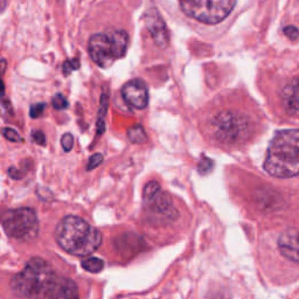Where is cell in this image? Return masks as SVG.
I'll return each mask as SVG.
<instances>
[{
	"label": "cell",
	"instance_id": "1",
	"mask_svg": "<svg viewBox=\"0 0 299 299\" xmlns=\"http://www.w3.org/2000/svg\"><path fill=\"white\" fill-rule=\"evenodd\" d=\"M58 246L70 255L87 257L102 244V234L84 218L75 215L65 216L55 228Z\"/></svg>",
	"mask_w": 299,
	"mask_h": 299
},
{
	"label": "cell",
	"instance_id": "2",
	"mask_svg": "<svg viewBox=\"0 0 299 299\" xmlns=\"http://www.w3.org/2000/svg\"><path fill=\"white\" fill-rule=\"evenodd\" d=\"M264 170L281 179L299 174V129L277 132L268 147Z\"/></svg>",
	"mask_w": 299,
	"mask_h": 299
},
{
	"label": "cell",
	"instance_id": "3",
	"mask_svg": "<svg viewBox=\"0 0 299 299\" xmlns=\"http://www.w3.org/2000/svg\"><path fill=\"white\" fill-rule=\"evenodd\" d=\"M56 276V272L47 261L41 257H33L28 261L23 270L12 277L10 286L16 297L41 299L47 296Z\"/></svg>",
	"mask_w": 299,
	"mask_h": 299
},
{
	"label": "cell",
	"instance_id": "4",
	"mask_svg": "<svg viewBox=\"0 0 299 299\" xmlns=\"http://www.w3.org/2000/svg\"><path fill=\"white\" fill-rule=\"evenodd\" d=\"M129 46V34L123 29L107 33H97L89 40V50L91 60L96 65L108 68L118 58L126 54Z\"/></svg>",
	"mask_w": 299,
	"mask_h": 299
},
{
	"label": "cell",
	"instance_id": "5",
	"mask_svg": "<svg viewBox=\"0 0 299 299\" xmlns=\"http://www.w3.org/2000/svg\"><path fill=\"white\" fill-rule=\"evenodd\" d=\"M212 129L216 139L223 144H242L252 133L249 117L236 110L218 112L212 122Z\"/></svg>",
	"mask_w": 299,
	"mask_h": 299
},
{
	"label": "cell",
	"instance_id": "6",
	"mask_svg": "<svg viewBox=\"0 0 299 299\" xmlns=\"http://www.w3.org/2000/svg\"><path fill=\"white\" fill-rule=\"evenodd\" d=\"M0 222L8 236L21 242H31L39 234V220L32 208L8 209L0 216Z\"/></svg>",
	"mask_w": 299,
	"mask_h": 299
},
{
	"label": "cell",
	"instance_id": "7",
	"mask_svg": "<svg viewBox=\"0 0 299 299\" xmlns=\"http://www.w3.org/2000/svg\"><path fill=\"white\" fill-rule=\"evenodd\" d=\"M189 18L205 24H218L234 10L236 0H179Z\"/></svg>",
	"mask_w": 299,
	"mask_h": 299
},
{
	"label": "cell",
	"instance_id": "8",
	"mask_svg": "<svg viewBox=\"0 0 299 299\" xmlns=\"http://www.w3.org/2000/svg\"><path fill=\"white\" fill-rule=\"evenodd\" d=\"M146 202V221L153 226H165L173 223L179 217L178 209L174 207L173 200L166 192L160 191L151 200Z\"/></svg>",
	"mask_w": 299,
	"mask_h": 299
},
{
	"label": "cell",
	"instance_id": "9",
	"mask_svg": "<svg viewBox=\"0 0 299 299\" xmlns=\"http://www.w3.org/2000/svg\"><path fill=\"white\" fill-rule=\"evenodd\" d=\"M144 21L145 27L150 32L154 44L160 49H165L168 45L170 36H168V31L165 21L162 18V15H160L157 8H150L144 15Z\"/></svg>",
	"mask_w": 299,
	"mask_h": 299
},
{
	"label": "cell",
	"instance_id": "10",
	"mask_svg": "<svg viewBox=\"0 0 299 299\" xmlns=\"http://www.w3.org/2000/svg\"><path fill=\"white\" fill-rule=\"evenodd\" d=\"M122 97L130 107L142 110L149 103V90L142 79H132L122 88Z\"/></svg>",
	"mask_w": 299,
	"mask_h": 299
},
{
	"label": "cell",
	"instance_id": "11",
	"mask_svg": "<svg viewBox=\"0 0 299 299\" xmlns=\"http://www.w3.org/2000/svg\"><path fill=\"white\" fill-rule=\"evenodd\" d=\"M278 249L283 257L299 264V229L284 230L278 238Z\"/></svg>",
	"mask_w": 299,
	"mask_h": 299
},
{
	"label": "cell",
	"instance_id": "12",
	"mask_svg": "<svg viewBox=\"0 0 299 299\" xmlns=\"http://www.w3.org/2000/svg\"><path fill=\"white\" fill-rule=\"evenodd\" d=\"M46 299H79L77 285L73 280L56 276Z\"/></svg>",
	"mask_w": 299,
	"mask_h": 299
},
{
	"label": "cell",
	"instance_id": "13",
	"mask_svg": "<svg viewBox=\"0 0 299 299\" xmlns=\"http://www.w3.org/2000/svg\"><path fill=\"white\" fill-rule=\"evenodd\" d=\"M281 101L286 113L299 117V77H294L283 88Z\"/></svg>",
	"mask_w": 299,
	"mask_h": 299
},
{
	"label": "cell",
	"instance_id": "14",
	"mask_svg": "<svg viewBox=\"0 0 299 299\" xmlns=\"http://www.w3.org/2000/svg\"><path fill=\"white\" fill-rule=\"evenodd\" d=\"M128 138L133 144H144L147 141L146 132L142 125H133L128 129Z\"/></svg>",
	"mask_w": 299,
	"mask_h": 299
},
{
	"label": "cell",
	"instance_id": "15",
	"mask_svg": "<svg viewBox=\"0 0 299 299\" xmlns=\"http://www.w3.org/2000/svg\"><path fill=\"white\" fill-rule=\"evenodd\" d=\"M82 268L84 270L92 272V273H97L101 272L104 269V262L101 258L97 257H89L87 260L82 261Z\"/></svg>",
	"mask_w": 299,
	"mask_h": 299
},
{
	"label": "cell",
	"instance_id": "16",
	"mask_svg": "<svg viewBox=\"0 0 299 299\" xmlns=\"http://www.w3.org/2000/svg\"><path fill=\"white\" fill-rule=\"evenodd\" d=\"M160 191H162V189H160V185L157 181H150V183H147L144 187V192H143L144 201L151 200L154 195H157Z\"/></svg>",
	"mask_w": 299,
	"mask_h": 299
},
{
	"label": "cell",
	"instance_id": "17",
	"mask_svg": "<svg viewBox=\"0 0 299 299\" xmlns=\"http://www.w3.org/2000/svg\"><path fill=\"white\" fill-rule=\"evenodd\" d=\"M214 168V162L212 159H209L207 157H202V159L200 160L199 165H197V171H199V173L205 175V174H209L210 172L213 171Z\"/></svg>",
	"mask_w": 299,
	"mask_h": 299
},
{
	"label": "cell",
	"instance_id": "18",
	"mask_svg": "<svg viewBox=\"0 0 299 299\" xmlns=\"http://www.w3.org/2000/svg\"><path fill=\"white\" fill-rule=\"evenodd\" d=\"M2 134L4 136V138H6V139L10 141V142H13V143H23L24 142L23 137H21L19 132L15 131L14 129L4 128L2 130Z\"/></svg>",
	"mask_w": 299,
	"mask_h": 299
},
{
	"label": "cell",
	"instance_id": "19",
	"mask_svg": "<svg viewBox=\"0 0 299 299\" xmlns=\"http://www.w3.org/2000/svg\"><path fill=\"white\" fill-rule=\"evenodd\" d=\"M109 108V91L104 89L102 95H101V103H99V110H98V118H103L107 115Z\"/></svg>",
	"mask_w": 299,
	"mask_h": 299
},
{
	"label": "cell",
	"instance_id": "20",
	"mask_svg": "<svg viewBox=\"0 0 299 299\" xmlns=\"http://www.w3.org/2000/svg\"><path fill=\"white\" fill-rule=\"evenodd\" d=\"M52 104L54 109H56V110H63V109H67L68 108V101L65 98V96L62 94H56L54 96L53 99H52Z\"/></svg>",
	"mask_w": 299,
	"mask_h": 299
},
{
	"label": "cell",
	"instance_id": "21",
	"mask_svg": "<svg viewBox=\"0 0 299 299\" xmlns=\"http://www.w3.org/2000/svg\"><path fill=\"white\" fill-rule=\"evenodd\" d=\"M79 68V60L78 58H73V60H68L63 63L62 66V69H63V74L66 75H69L71 71L74 70H77Z\"/></svg>",
	"mask_w": 299,
	"mask_h": 299
},
{
	"label": "cell",
	"instance_id": "22",
	"mask_svg": "<svg viewBox=\"0 0 299 299\" xmlns=\"http://www.w3.org/2000/svg\"><path fill=\"white\" fill-rule=\"evenodd\" d=\"M103 155L101 153H94L89 158V162H88V165H87V170L88 171H92L95 170L96 167H98L101 164L103 163Z\"/></svg>",
	"mask_w": 299,
	"mask_h": 299
},
{
	"label": "cell",
	"instance_id": "23",
	"mask_svg": "<svg viewBox=\"0 0 299 299\" xmlns=\"http://www.w3.org/2000/svg\"><path fill=\"white\" fill-rule=\"evenodd\" d=\"M73 145H74V137L71 133H65L63 136L61 137V146L62 149L66 151V152H69V151L73 149Z\"/></svg>",
	"mask_w": 299,
	"mask_h": 299
},
{
	"label": "cell",
	"instance_id": "24",
	"mask_svg": "<svg viewBox=\"0 0 299 299\" xmlns=\"http://www.w3.org/2000/svg\"><path fill=\"white\" fill-rule=\"evenodd\" d=\"M46 104L45 103H36L34 105H32L31 109H29V116L31 118H39L42 116V113L45 112Z\"/></svg>",
	"mask_w": 299,
	"mask_h": 299
},
{
	"label": "cell",
	"instance_id": "25",
	"mask_svg": "<svg viewBox=\"0 0 299 299\" xmlns=\"http://www.w3.org/2000/svg\"><path fill=\"white\" fill-rule=\"evenodd\" d=\"M32 139L34 141L37 145H40V146H45L46 145L45 133L42 131H39V130H36V131L32 132Z\"/></svg>",
	"mask_w": 299,
	"mask_h": 299
},
{
	"label": "cell",
	"instance_id": "26",
	"mask_svg": "<svg viewBox=\"0 0 299 299\" xmlns=\"http://www.w3.org/2000/svg\"><path fill=\"white\" fill-rule=\"evenodd\" d=\"M285 35L289 37L290 40H297L299 36V29L296 26H288L284 28Z\"/></svg>",
	"mask_w": 299,
	"mask_h": 299
},
{
	"label": "cell",
	"instance_id": "27",
	"mask_svg": "<svg viewBox=\"0 0 299 299\" xmlns=\"http://www.w3.org/2000/svg\"><path fill=\"white\" fill-rule=\"evenodd\" d=\"M8 174H10V176H11L12 179L19 180L21 178H24L25 172L20 171V170H18V168H15V167H11L10 170H8Z\"/></svg>",
	"mask_w": 299,
	"mask_h": 299
},
{
	"label": "cell",
	"instance_id": "28",
	"mask_svg": "<svg viewBox=\"0 0 299 299\" xmlns=\"http://www.w3.org/2000/svg\"><path fill=\"white\" fill-rule=\"evenodd\" d=\"M96 131H97V134H103L105 132V121L103 118H97V122H96Z\"/></svg>",
	"mask_w": 299,
	"mask_h": 299
},
{
	"label": "cell",
	"instance_id": "29",
	"mask_svg": "<svg viewBox=\"0 0 299 299\" xmlns=\"http://www.w3.org/2000/svg\"><path fill=\"white\" fill-rule=\"evenodd\" d=\"M6 67H7V61L6 60H0V75L5 73V70H6Z\"/></svg>",
	"mask_w": 299,
	"mask_h": 299
},
{
	"label": "cell",
	"instance_id": "30",
	"mask_svg": "<svg viewBox=\"0 0 299 299\" xmlns=\"http://www.w3.org/2000/svg\"><path fill=\"white\" fill-rule=\"evenodd\" d=\"M4 95H5V84H4L3 79L0 78V97H3Z\"/></svg>",
	"mask_w": 299,
	"mask_h": 299
},
{
	"label": "cell",
	"instance_id": "31",
	"mask_svg": "<svg viewBox=\"0 0 299 299\" xmlns=\"http://www.w3.org/2000/svg\"><path fill=\"white\" fill-rule=\"evenodd\" d=\"M8 0H0V13H3L4 10L6 8Z\"/></svg>",
	"mask_w": 299,
	"mask_h": 299
},
{
	"label": "cell",
	"instance_id": "32",
	"mask_svg": "<svg viewBox=\"0 0 299 299\" xmlns=\"http://www.w3.org/2000/svg\"><path fill=\"white\" fill-rule=\"evenodd\" d=\"M214 299H223V298H214Z\"/></svg>",
	"mask_w": 299,
	"mask_h": 299
}]
</instances>
